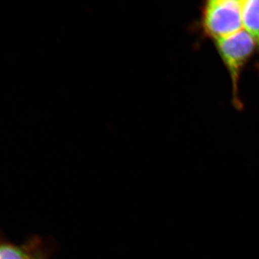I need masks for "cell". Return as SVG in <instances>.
<instances>
[{"instance_id":"6da1fadb","label":"cell","mask_w":259,"mask_h":259,"mask_svg":"<svg viewBox=\"0 0 259 259\" xmlns=\"http://www.w3.org/2000/svg\"><path fill=\"white\" fill-rule=\"evenodd\" d=\"M214 42L218 54L231 76L233 105L240 110L242 108L238 90L240 76L256 45L253 37L244 29Z\"/></svg>"},{"instance_id":"7a4b0ae2","label":"cell","mask_w":259,"mask_h":259,"mask_svg":"<svg viewBox=\"0 0 259 259\" xmlns=\"http://www.w3.org/2000/svg\"><path fill=\"white\" fill-rule=\"evenodd\" d=\"M240 0H209L202 8V26L213 40L231 36L243 30Z\"/></svg>"},{"instance_id":"3957f363","label":"cell","mask_w":259,"mask_h":259,"mask_svg":"<svg viewBox=\"0 0 259 259\" xmlns=\"http://www.w3.org/2000/svg\"><path fill=\"white\" fill-rule=\"evenodd\" d=\"M37 244L36 241L16 244L0 233V259H30Z\"/></svg>"},{"instance_id":"277c9868","label":"cell","mask_w":259,"mask_h":259,"mask_svg":"<svg viewBox=\"0 0 259 259\" xmlns=\"http://www.w3.org/2000/svg\"><path fill=\"white\" fill-rule=\"evenodd\" d=\"M242 21L243 29L253 37L259 51V0L243 1Z\"/></svg>"},{"instance_id":"5b68a950","label":"cell","mask_w":259,"mask_h":259,"mask_svg":"<svg viewBox=\"0 0 259 259\" xmlns=\"http://www.w3.org/2000/svg\"><path fill=\"white\" fill-rule=\"evenodd\" d=\"M30 259H42V253H40L39 250V245L37 244L36 248L34 250L33 253H32V256L30 257Z\"/></svg>"}]
</instances>
